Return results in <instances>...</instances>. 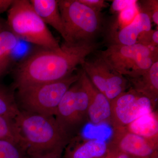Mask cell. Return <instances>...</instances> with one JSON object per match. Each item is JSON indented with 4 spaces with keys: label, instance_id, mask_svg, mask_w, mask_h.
<instances>
[{
    "label": "cell",
    "instance_id": "obj_23",
    "mask_svg": "<svg viewBox=\"0 0 158 158\" xmlns=\"http://www.w3.org/2000/svg\"><path fill=\"white\" fill-rule=\"evenodd\" d=\"M79 1L90 9L99 12H101L103 9L109 6V4L103 0H79Z\"/></svg>",
    "mask_w": 158,
    "mask_h": 158
},
{
    "label": "cell",
    "instance_id": "obj_5",
    "mask_svg": "<svg viewBox=\"0 0 158 158\" xmlns=\"http://www.w3.org/2000/svg\"><path fill=\"white\" fill-rule=\"evenodd\" d=\"M82 70L51 83L17 88L18 100L23 111L55 116L61 100L71 85L77 81Z\"/></svg>",
    "mask_w": 158,
    "mask_h": 158
},
{
    "label": "cell",
    "instance_id": "obj_14",
    "mask_svg": "<svg viewBox=\"0 0 158 158\" xmlns=\"http://www.w3.org/2000/svg\"><path fill=\"white\" fill-rule=\"evenodd\" d=\"M132 88L149 99L155 107L158 98V61L145 73L135 77H126Z\"/></svg>",
    "mask_w": 158,
    "mask_h": 158
},
{
    "label": "cell",
    "instance_id": "obj_6",
    "mask_svg": "<svg viewBox=\"0 0 158 158\" xmlns=\"http://www.w3.org/2000/svg\"><path fill=\"white\" fill-rule=\"evenodd\" d=\"M98 54L111 68L126 77L142 74L158 61V48L141 44H110Z\"/></svg>",
    "mask_w": 158,
    "mask_h": 158
},
{
    "label": "cell",
    "instance_id": "obj_11",
    "mask_svg": "<svg viewBox=\"0 0 158 158\" xmlns=\"http://www.w3.org/2000/svg\"><path fill=\"white\" fill-rule=\"evenodd\" d=\"M152 30V22L147 14L141 11L132 21L117 31L109 33V45H131L144 44Z\"/></svg>",
    "mask_w": 158,
    "mask_h": 158
},
{
    "label": "cell",
    "instance_id": "obj_10",
    "mask_svg": "<svg viewBox=\"0 0 158 158\" xmlns=\"http://www.w3.org/2000/svg\"><path fill=\"white\" fill-rule=\"evenodd\" d=\"M109 147L133 157L152 158L158 155V141L150 140L130 132L125 127L113 128Z\"/></svg>",
    "mask_w": 158,
    "mask_h": 158
},
{
    "label": "cell",
    "instance_id": "obj_2",
    "mask_svg": "<svg viewBox=\"0 0 158 158\" xmlns=\"http://www.w3.org/2000/svg\"><path fill=\"white\" fill-rule=\"evenodd\" d=\"M14 120L22 147L28 156L52 151H63L71 140L53 116L20 110Z\"/></svg>",
    "mask_w": 158,
    "mask_h": 158
},
{
    "label": "cell",
    "instance_id": "obj_7",
    "mask_svg": "<svg viewBox=\"0 0 158 158\" xmlns=\"http://www.w3.org/2000/svg\"><path fill=\"white\" fill-rule=\"evenodd\" d=\"M88 106V92L80 76L62 97L54 116L59 127L71 139L89 121Z\"/></svg>",
    "mask_w": 158,
    "mask_h": 158
},
{
    "label": "cell",
    "instance_id": "obj_15",
    "mask_svg": "<svg viewBox=\"0 0 158 158\" xmlns=\"http://www.w3.org/2000/svg\"><path fill=\"white\" fill-rule=\"evenodd\" d=\"M30 2L44 22L52 27L65 40V31L58 0H31Z\"/></svg>",
    "mask_w": 158,
    "mask_h": 158
},
{
    "label": "cell",
    "instance_id": "obj_13",
    "mask_svg": "<svg viewBox=\"0 0 158 158\" xmlns=\"http://www.w3.org/2000/svg\"><path fill=\"white\" fill-rule=\"evenodd\" d=\"M65 148L64 158H103L107 153L109 144L100 139L76 141L73 138Z\"/></svg>",
    "mask_w": 158,
    "mask_h": 158
},
{
    "label": "cell",
    "instance_id": "obj_3",
    "mask_svg": "<svg viewBox=\"0 0 158 158\" xmlns=\"http://www.w3.org/2000/svg\"><path fill=\"white\" fill-rule=\"evenodd\" d=\"M65 33L64 41L68 43L96 42L104 33V20L98 12L79 0H58Z\"/></svg>",
    "mask_w": 158,
    "mask_h": 158
},
{
    "label": "cell",
    "instance_id": "obj_1",
    "mask_svg": "<svg viewBox=\"0 0 158 158\" xmlns=\"http://www.w3.org/2000/svg\"><path fill=\"white\" fill-rule=\"evenodd\" d=\"M96 42L64 43L55 49L41 48L23 59L14 71L16 89L57 81L73 73L99 48Z\"/></svg>",
    "mask_w": 158,
    "mask_h": 158
},
{
    "label": "cell",
    "instance_id": "obj_21",
    "mask_svg": "<svg viewBox=\"0 0 158 158\" xmlns=\"http://www.w3.org/2000/svg\"><path fill=\"white\" fill-rule=\"evenodd\" d=\"M138 11L146 13L149 16L152 23H153L157 27L158 26V1L146 0L139 2Z\"/></svg>",
    "mask_w": 158,
    "mask_h": 158
},
{
    "label": "cell",
    "instance_id": "obj_16",
    "mask_svg": "<svg viewBox=\"0 0 158 158\" xmlns=\"http://www.w3.org/2000/svg\"><path fill=\"white\" fill-rule=\"evenodd\" d=\"M130 132L158 141V115L154 110L142 115L125 127Z\"/></svg>",
    "mask_w": 158,
    "mask_h": 158
},
{
    "label": "cell",
    "instance_id": "obj_8",
    "mask_svg": "<svg viewBox=\"0 0 158 158\" xmlns=\"http://www.w3.org/2000/svg\"><path fill=\"white\" fill-rule=\"evenodd\" d=\"M82 69L94 86L112 102L129 88L128 79L108 65L98 54L86 59Z\"/></svg>",
    "mask_w": 158,
    "mask_h": 158
},
{
    "label": "cell",
    "instance_id": "obj_20",
    "mask_svg": "<svg viewBox=\"0 0 158 158\" xmlns=\"http://www.w3.org/2000/svg\"><path fill=\"white\" fill-rule=\"evenodd\" d=\"M0 158H28V156L17 142L0 140Z\"/></svg>",
    "mask_w": 158,
    "mask_h": 158
},
{
    "label": "cell",
    "instance_id": "obj_17",
    "mask_svg": "<svg viewBox=\"0 0 158 158\" xmlns=\"http://www.w3.org/2000/svg\"><path fill=\"white\" fill-rule=\"evenodd\" d=\"M4 24L0 22V78L9 70L12 54L19 40Z\"/></svg>",
    "mask_w": 158,
    "mask_h": 158
},
{
    "label": "cell",
    "instance_id": "obj_27",
    "mask_svg": "<svg viewBox=\"0 0 158 158\" xmlns=\"http://www.w3.org/2000/svg\"><path fill=\"white\" fill-rule=\"evenodd\" d=\"M109 148L112 151L113 158H131V156L125 153L119 151L118 150L109 147Z\"/></svg>",
    "mask_w": 158,
    "mask_h": 158
},
{
    "label": "cell",
    "instance_id": "obj_9",
    "mask_svg": "<svg viewBox=\"0 0 158 158\" xmlns=\"http://www.w3.org/2000/svg\"><path fill=\"white\" fill-rule=\"evenodd\" d=\"M111 103L110 123L113 128L126 127L155 107L149 99L132 88L121 94Z\"/></svg>",
    "mask_w": 158,
    "mask_h": 158
},
{
    "label": "cell",
    "instance_id": "obj_22",
    "mask_svg": "<svg viewBox=\"0 0 158 158\" xmlns=\"http://www.w3.org/2000/svg\"><path fill=\"white\" fill-rule=\"evenodd\" d=\"M113 4L111 6L110 10L113 13L119 14L122 11L126 10L129 7L135 5L137 2L136 1H113Z\"/></svg>",
    "mask_w": 158,
    "mask_h": 158
},
{
    "label": "cell",
    "instance_id": "obj_26",
    "mask_svg": "<svg viewBox=\"0 0 158 158\" xmlns=\"http://www.w3.org/2000/svg\"><path fill=\"white\" fill-rule=\"evenodd\" d=\"M14 0H0V14L8 11Z\"/></svg>",
    "mask_w": 158,
    "mask_h": 158
},
{
    "label": "cell",
    "instance_id": "obj_4",
    "mask_svg": "<svg viewBox=\"0 0 158 158\" xmlns=\"http://www.w3.org/2000/svg\"><path fill=\"white\" fill-rule=\"evenodd\" d=\"M7 24L18 39L42 48L55 49L59 42L34 10L30 1L14 0L8 10Z\"/></svg>",
    "mask_w": 158,
    "mask_h": 158
},
{
    "label": "cell",
    "instance_id": "obj_29",
    "mask_svg": "<svg viewBox=\"0 0 158 158\" xmlns=\"http://www.w3.org/2000/svg\"><path fill=\"white\" fill-rule=\"evenodd\" d=\"M131 158H135V157H131ZM152 158H158L157 155L155 156L154 157Z\"/></svg>",
    "mask_w": 158,
    "mask_h": 158
},
{
    "label": "cell",
    "instance_id": "obj_28",
    "mask_svg": "<svg viewBox=\"0 0 158 158\" xmlns=\"http://www.w3.org/2000/svg\"><path fill=\"white\" fill-rule=\"evenodd\" d=\"M103 158H113V152L109 148L107 153Z\"/></svg>",
    "mask_w": 158,
    "mask_h": 158
},
{
    "label": "cell",
    "instance_id": "obj_24",
    "mask_svg": "<svg viewBox=\"0 0 158 158\" xmlns=\"http://www.w3.org/2000/svg\"><path fill=\"white\" fill-rule=\"evenodd\" d=\"M62 151H52L28 156V158H62Z\"/></svg>",
    "mask_w": 158,
    "mask_h": 158
},
{
    "label": "cell",
    "instance_id": "obj_25",
    "mask_svg": "<svg viewBox=\"0 0 158 158\" xmlns=\"http://www.w3.org/2000/svg\"><path fill=\"white\" fill-rule=\"evenodd\" d=\"M148 44L151 46L158 48V29L152 30L148 41Z\"/></svg>",
    "mask_w": 158,
    "mask_h": 158
},
{
    "label": "cell",
    "instance_id": "obj_19",
    "mask_svg": "<svg viewBox=\"0 0 158 158\" xmlns=\"http://www.w3.org/2000/svg\"><path fill=\"white\" fill-rule=\"evenodd\" d=\"M0 140L17 142L22 146V140L14 119L0 116Z\"/></svg>",
    "mask_w": 158,
    "mask_h": 158
},
{
    "label": "cell",
    "instance_id": "obj_12",
    "mask_svg": "<svg viewBox=\"0 0 158 158\" xmlns=\"http://www.w3.org/2000/svg\"><path fill=\"white\" fill-rule=\"evenodd\" d=\"M81 79L89 97V121L94 125L111 123V103L103 94L92 84L83 69Z\"/></svg>",
    "mask_w": 158,
    "mask_h": 158
},
{
    "label": "cell",
    "instance_id": "obj_18",
    "mask_svg": "<svg viewBox=\"0 0 158 158\" xmlns=\"http://www.w3.org/2000/svg\"><path fill=\"white\" fill-rule=\"evenodd\" d=\"M20 111L12 91L0 85V116L14 119Z\"/></svg>",
    "mask_w": 158,
    "mask_h": 158
}]
</instances>
